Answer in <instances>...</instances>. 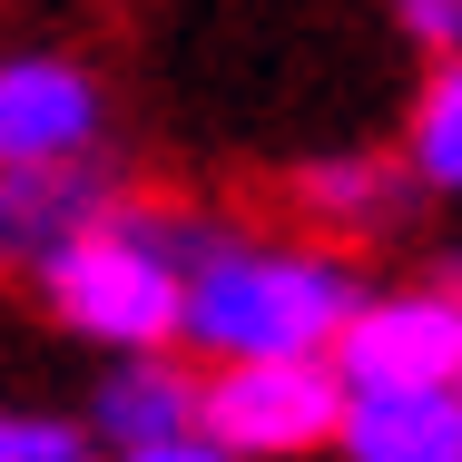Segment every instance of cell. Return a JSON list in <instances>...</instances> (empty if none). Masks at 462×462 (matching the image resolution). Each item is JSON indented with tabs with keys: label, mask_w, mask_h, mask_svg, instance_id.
I'll return each mask as SVG.
<instances>
[{
	"label": "cell",
	"mask_w": 462,
	"mask_h": 462,
	"mask_svg": "<svg viewBox=\"0 0 462 462\" xmlns=\"http://www.w3.org/2000/svg\"><path fill=\"white\" fill-rule=\"evenodd\" d=\"M89 453L118 462H217L207 413H197V355L187 345H138L89 383Z\"/></svg>",
	"instance_id": "277c9868"
},
{
	"label": "cell",
	"mask_w": 462,
	"mask_h": 462,
	"mask_svg": "<svg viewBox=\"0 0 462 462\" xmlns=\"http://www.w3.org/2000/svg\"><path fill=\"white\" fill-rule=\"evenodd\" d=\"M0 462H89V423L40 413V403H0Z\"/></svg>",
	"instance_id": "8fae6325"
},
{
	"label": "cell",
	"mask_w": 462,
	"mask_h": 462,
	"mask_svg": "<svg viewBox=\"0 0 462 462\" xmlns=\"http://www.w3.org/2000/svg\"><path fill=\"white\" fill-rule=\"evenodd\" d=\"M345 383H453L462 374V276L423 285H365L345 335H335Z\"/></svg>",
	"instance_id": "5b68a950"
},
{
	"label": "cell",
	"mask_w": 462,
	"mask_h": 462,
	"mask_svg": "<svg viewBox=\"0 0 462 462\" xmlns=\"http://www.w3.org/2000/svg\"><path fill=\"white\" fill-rule=\"evenodd\" d=\"M383 20H393L403 50H423V60H453L462 50V0H383Z\"/></svg>",
	"instance_id": "7c38bea8"
},
{
	"label": "cell",
	"mask_w": 462,
	"mask_h": 462,
	"mask_svg": "<svg viewBox=\"0 0 462 462\" xmlns=\"http://www.w3.org/2000/svg\"><path fill=\"white\" fill-rule=\"evenodd\" d=\"M355 295H365L355 246H335V236H236V226L217 217V236L187 256L178 345L197 365H236V355H335Z\"/></svg>",
	"instance_id": "6da1fadb"
},
{
	"label": "cell",
	"mask_w": 462,
	"mask_h": 462,
	"mask_svg": "<svg viewBox=\"0 0 462 462\" xmlns=\"http://www.w3.org/2000/svg\"><path fill=\"white\" fill-rule=\"evenodd\" d=\"M217 236L207 207L178 197H138L118 187L79 236H60L30 285L50 305L60 335H79L98 355H138V345H178V305H187V256Z\"/></svg>",
	"instance_id": "7a4b0ae2"
},
{
	"label": "cell",
	"mask_w": 462,
	"mask_h": 462,
	"mask_svg": "<svg viewBox=\"0 0 462 462\" xmlns=\"http://www.w3.org/2000/svg\"><path fill=\"white\" fill-rule=\"evenodd\" d=\"M295 217H305V236H335V246H365V236H393L403 217H413V168L403 158H383V148H325V158H305L295 178Z\"/></svg>",
	"instance_id": "ba28073f"
},
{
	"label": "cell",
	"mask_w": 462,
	"mask_h": 462,
	"mask_svg": "<svg viewBox=\"0 0 462 462\" xmlns=\"http://www.w3.org/2000/svg\"><path fill=\"white\" fill-rule=\"evenodd\" d=\"M393 158L413 168L423 197H453V207H462V50L423 69V89H413V108H403V148H393Z\"/></svg>",
	"instance_id": "30bf717a"
},
{
	"label": "cell",
	"mask_w": 462,
	"mask_h": 462,
	"mask_svg": "<svg viewBox=\"0 0 462 462\" xmlns=\"http://www.w3.org/2000/svg\"><path fill=\"white\" fill-rule=\"evenodd\" d=\"M118 158L89 148V158H40V168H0V266L30 276L60 236H79L98 207L118 197Z\"/></svg>",
	"instance_id": "52a82bcc"
},
{
	"label": "cell",
	"mask_w": 462,
	"mask_h": 462,
	"mask_svg": "<svg viewBox=\"0 0 462 462\" xmlns=\"http://www.w3.org/2000/svg\"><path fill=\"white\" fill-rule=\"evenodd\" d=\"M108 148V79L69 50H0V168H40V158H89Z\"/></svg>",
	"instance_id": "8992f818"
},
{
	"label": "cell",
	"mask_w": 462,
	"mask_h": 462,
	"mask_svg": "<svg viewBox=\"0 0 462 462\" xmlns=\"http://www.w3.org/2000/svg\"><path fill=\"white\" fill-rule=\"evenodd\" d=\"M453 393H462V374H453Z\"/></svg>",
	"instance_id": "4fadbf2b"
},
{
	"label": "cell",
	"mask_w": 462,
	"mask_h": 462,
	"mask_svg": "<svg viewBox=\"0 0 462 462\" xmlns=\"http://www.w3.org/2000/svg\"><path fill=\"white\" fill-rule=\"evenodd\" d=\"M345 462H462V393L453 383H345Z\"/></svg>",
	"instance_id": "9c48e42d"
},
{
	"label": "cell",
	"mask_w": 462,
	"mask_h": 462,
	"mask_svg": "<svg viewBox=\"0 0 462 462\" xmlns=\"http://www.w3.org/2000/svg\"><path fill=\"white\" fill-rule=\"evenodd\" d=\"M197 413H207L217 462L335 453L345 374H335V355H236V365H207V374H197Z\"/></svg>",
	"instance_id": "3957f363"
}]
</instances>
